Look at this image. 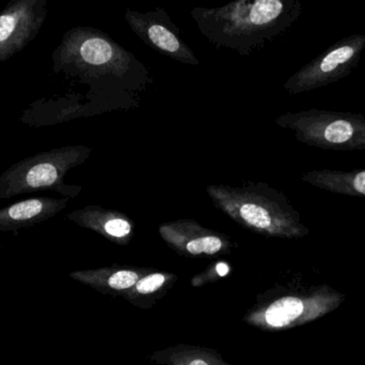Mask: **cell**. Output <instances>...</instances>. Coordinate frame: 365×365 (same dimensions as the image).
Here are the masks:
<instances>
[{
    "label": "cell",
    "mask_w": 365,
    "mask_h": 365,
    "mask_svg": "<svg viewBox=\"0 0 365 365\" xmlns=\"http://www.w3.org/2000/svg\"><path fill=\"white\" fill-rule=\"evenodd\" d=\"M43 209V204L38 199H29L15 204L9 209V216L16 221L29 220L38 216Z\"/></svg>",
    "instance_id": "8fae6325"
},
{
    "label": "cell",
    "mask_w": 365,
    "mask_h": 365,
    "mask_svg": "<svg viewBox=\"0 0 365 365\" xmlns=\"http://www.w3.org/2000/svg\"><path fill=\"white\" fill-rule=\"evenodd\" d=\"M188 365H210L207 362L204 361V360L201 359H195L193 361H191Z\"/></svg>",
    "instance_id": "2e32d148"
},
{
    "label": "cell",
    "mask_w": 365,
    "mask_h": 365,
    "mask_svg": "<svg viewBox=\"0 0 365 365\" xmlns=\"http://www.w3.org/2000/svg\"><path fill=\"white\" fill-rule=\"evenodd\" d=\"M57 167L53 166L51 163L36 165L30 169L29 173L27 174V177H26V181L32 188L51 186L57 181Z\"/></svg>",
    "instance_id": "30bf717a"
},
{
    "label": "cell",
    "mask_w": 365,
    "mask_h": 365,
    "mask_svg": "<svg viewBox=\"0 0 365 365\" xmlns=\"http://www.w3.org/2000/svg\"><path fill=\"white\" fill-rule=\"evenodd\" d=\"M302 11L300 0H237L217 8L195 6L190 15L208 42L250 56L285 34Z\"/></svg>",
    "instance_id": "6da1fadb"
},
{
    "label": "cell",
    "mask_w": 365,
    "mask_h": 365,
    "mask_svg": "<svg viewBox=\"0 0 365 365\" xmlns=\"http://www.w3.org/2000/svg\"><path fill=\"white\" fill-rule=\"evenodd\" d=\"M81 220L83 224L115 241H128L134 231V222L125 214L98 206L81 212Z\"/></svg>",
    "instance_id": "ba28073f"
},
{
    "label": "cell",
    "mask_w": 365,
    "mask_h": 365,
    "mask_svg": "<svg viewBox=\"0 0 365 365\" xmlns=\"http://www.w3.org/2000/svg\"><path fill=\"white\" fill-rule=\"evenodd\" d=\"M306 310L304 302L297 297H284L268 306L265 321L272 328H283L297 321Z\"/></svg>",
    "instance_id": "9c48e42d"
},
{
    "label": "cell",
    "mask_w": 365,
    "mask_h": 365,
    "mask_svg": "<svg viewBox=\"0 0 365 365\" xmlns=\"http://www.w3.org/2000/svg\"><path fill=\"white\" fill-rule=\"evenodd\" d=\"M274 124L292 131L304 145L324 150H365V116L351 111L310 109L289 111Z\"/></svg>",
    "instance_id": "3957f363"
},
{
    "label": "cell",
    "mask_w": 365,
    "mask_h": 365,
    "mask_svg": "<svg viewBox=\"0 0 365 365\" xmlns=\"http://www.w3.org/2000/svg\"><path fill=\"white\" fill-rule=\"evenodd\" d=\"M364 49L365 34L344 36L294 73L283 88L298 96L336 83L357 68Z\"/></svg>",
    "instance_id": "277c9868"
},
{
    "label": "cell",
    "mask_w": 365,
    "mask_h": 365,
    "mask_svg": "<svg viewBox=\"0 0 365 365\" xmlns=\"http://www.w3.org/2000/svg\"><path fill=\"white\" fill-rule=\"evenodd\" d=\"M139 281L138 274L130 270H121L115 272L109 278L108 285L110 289L115 291H123L134 286Z\"/></svg>",
    "instance_id": "7c38bea8"
},
{
    "label": "cell",
    "mask_w": 365,
    "mask_h": 365,
    "mask_svg": "<svg viewBox=\"0 0 365 365\" xmlns=\"http://www.w3.org/2000/svg\"><path fill=\"white\" fill-rule=\"evenodd\" d=\"M217 269H218V272L220 276H225L227 272V266L225 265V264L221 263L217 266Z\"/></svg>",
    "instance_id": "9a60e30c"
},
{
    "label": "cell",
    "mask_w": 365,
    "mask_h": 365,
    "mask_svg": "<svg viewBox=\"0 0 365 365\" xmlns=\"http://www.w3.org/2000/svg\"><path fill=\"white\" fill-rule=\"evenodd\" d=\"M302 180L327 192L345 196L365 197V169H315L306 171L302 176Z\"/></svg>",
    "instance_id": "52a82bcc"
},
{
    "label": "cell",
    "mask_w": 365,
    "mask_h": 365,
    "mask_svg": "<svg viewBox=\"0 0 365 365\" xmlns=\"http://www.w3.org/2000/svg\"><path fill=\"white\" fill-rule=\"evenodd\" d=\"M15 19L11 15L0 16V42L6 40L12 34L15 28Z\"/></svg>",
    "instance_id": "5bb4252c"
},
{
    "label": "cell",
    "mask_w": 365,
    "mask_h": 365,
    "mask_svg": "<svg viewBox=\"0 0 365 365\" xmlns=\"http://www.w3.org/2000/svg\"><path fill=\"white\" fill-rule=\"evenodd\" d=\"M206 193L217 209L253 233L281 238L308 233L287 195L265 182L247 181L240 186L210 184Z\"/></svg>",
    "instance_id": "7a4b0ae2"
},
{
    "label": "cell",
    "mask_w": 365,
    "mask_h": 365,
    "mask_svg": "<svg viewBox=\"0 0 365 365\" xmlns=\"http://www.w3.org/2000/svg\"><path fill=\"white\" fill-rule=\"evenodd\" d=\"M166 282V276L164 274H154L145 276L143 280L138 281L136 284V289L143 295L154 293L160 289Z\"/></svg>",
    "instance_id": "4fadbf2b"
},
{
    "label": "cell",
    "mask_w": 365,
    "mask_h": 365,
    "mask_svg": "<svg viewBox=\"0 0 365 365\" xmlns=\"http://www.w3.org/2000/svg\"><path fill=\"white\" fill-rule=\"evenodd\" d=\"M124 19L133 32L150 49L181 64L199 66L200 60L182 40L181 30L165 9L155 8L148 12L128 9Z\"/></svg>",
    "instance_id": "5b68a950"
},
{
    "label": "cell",
    "mask_w": 365,
    "mask_h": 365,
    "mask_svg": "<svg viewBox=\"0 0 365 365\" xmlns=\"http://www.w3.org/2000/svg\"><path fill=\"white\" fill-rule=\"evenodd\" d=\"M160 234L169 246L193 256L218 254L231 244L225 236L204 229L193 220L164 223L160 226Z\"/></svg>",
    "instance_id": "8992f818"
}]
</instances>
